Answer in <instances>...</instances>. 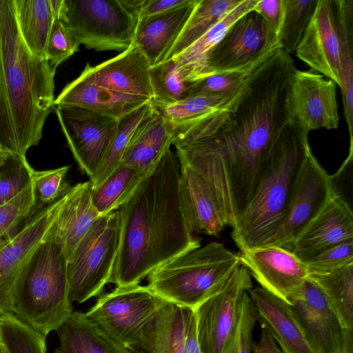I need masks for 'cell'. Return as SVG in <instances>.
Returning a JSON list of instances; mask_svg holds the SVG:
<instances>
[{
  "mask_svg": "<svg viewBox=\"0 0 353 353\" xmlns=\"http://www.w3.org/2000/svg\"><path fill=\"white\" fill-rule=\"evenodd\" d=\"M295 70L290 54L275 50L214 132L175 146L179 161L212 184L230 226L248 205L274 143L291 121L289 98Z\"/></svg>",
  "mask_w": 353,
  "mask_h": 353,
  "instance_id": "1",
  "label": "cell"
},
{
  "mask_svg": "<svg viewBox=\"0 0 353 353\" xmlns=\"http://www.w3.org/2000/svg\"><path fill=\"white\" fill-rule=\"evenodd\" d=\"M56 69L23 42L14 0H0V87L12 121L19 155L37 145L54 110Z\"/></svg>",
  "mask_w": 353,
  "mask_h": 353,
  "instance_id": "2",
  "label": "cell"
},
{
  "mask_svg": "<svg viewBox=\"0 0 353 353\" xmlns=\"http://www.w3.org/2000/svg\"><path fill=\"white\" fill-rule=\"evenodd\" d=\"M309 132L291 120L274 143L248 205L232 225L241 251L265 245L280 228L294 186L310 150Z\"/></svg>",
  "mask_w": 353,
  "mask_h": 353,
  "instance_id": "3",
  "label": "cell"
},
{
  "mask_svg": "<svg viewBox=\"0 0 353 353\" xmlns=\"http://www.w3.org/2000/svg\"><path fill=\"white\" fill-rule=\"evenodd\" d=\"M68 260L57 243L45 239L23 269L13 294L11 313L46 336L72 313Z\"/></svg>",
  "mask_w": 353,
  "mask_h": 353,
  "instance_id": "4",
  "label": "cell"
},
{
  "mask_svg": "<svg viewBox=\"0 0 353 353\" xmlns=\"http://www.w3.org/2000/svg\"><path fill=\"white\" fill-rule=\"evenodd\" d=\"M241 265L238 254L211 242L155 268L148 275V287L165 301L194 309L218 292Z\"/></svg>",
  "mask_w": 353,
  "mask_h": 353,
  "instance_id": "5",
  "label": "cell"
},
{
  "mask_svg": "<svg viewBox=\"0 0 353 353\" xmlns=\"http://www.w3.org/2000/svg\"><path fill=\"white\" fill-rule=\"evenodd\" d=\"M154 203L150 172L133 196L117 210L120 244L109 283L116 286L139 284L161 265V238Z\"/></svg>",
  "mask_w": 353,
  "mask_h": 353,
  "instance_id": "6",
  "label": "cell"
},
{
  "mask_svg": "<svg viewBox=\"0 0 353 353\" xmlns=\"http://www.w3.org/2000/svg\"><path fill=\"white\" fill-rule=\"evenodd\" d=\"M295 53L340 86L344 65L353 59V1L318 0Z\"/></svg>",
  "mask_w": 353,
  "mask_h": 353,
  "instance_id": "7",
  "label": "cell"
},
{
  "mask_svg": "<svg viewBox=\"0 0 353 353\" xmlns=\"http://www.w3.org/2000/svg\"><path fill=\"white\" fill-rule=\"evenodd\" d=\"M121 235L118 210L100 216L68 261V295L82 303L100 294L109 283L117 260Z\"/></svg>",
  "mask_w": 353,
  "mask_h": 353,
  "instance_id": "8",
  "label": "cell"
},
{
  "mask_svg": "<svg viewBox=\"0 0 353 353\" xmlns=\"http://www.w3.org/2000/svg\"><path fill=\"white\" fill-rule=\"evenodd\" d=\"M57 19L87 48L121 52L133 45L138 21L120 0H62Z\"/></svg>",
  "mask_w": 353,
  "mask_h": 353,
  "instance_id": "9",
  "label": "cell"
},
{
  "mask_svg": "<svg viewBox=\"0 0 353 353\" xmlns=\"http://www.w3.org/2000/svg\"><path fill=\"white\" fill-rule=\"evenodd\" d=\"M165 303L148 285L116 286L101 295L83 316L108 339L125 350L139 339L145 325Z\"/></svg>",
  "mask_w": 353,
  "mask_h": 353,
  "instance_id": "10",
  "label": "cell"
},
{
  "mask_svg": "<svg viewBox=\"0 0 353 353\" xmlns=\"http://www.w3.org/2000/svg\"><path fill=\"white\" fill-rule=\"evenodd\" d=\"M251 288V274L241 265L218 292L193 309L201 353L225 352L236 328L244 295Z\"/></svg>",
  "mask_w": 353,
  "mask_h": 353,
  "instance_id": "11",
  "label": "cell"
},
{
  "mask_svg": "<svg viewBox=\"0 0 353 353\" xmlns=\"http://www.w3.org/2000/svg\"><path fill=\"white\" fill-rule=\"evenodd\" d=\"M54 110L74 158L91 180L106 155L119 119L78 107Z\"/></svg>",
  "mask_w": 353,
  "mask_h": 353,
  "instance_id": "12",
  "label": "cell"
},
{
  "mask_svg": "<svg viewBox=\"0 0 353 353\" xmlns=\"http://www.w3.org/2000/svg\"><path fill=\"white\" fill-rule=\"evenodd\" d=\"M332 196L330 175L310 151L294 186L284 219L266 245L290 250L296 238Z\"/></svg>",
  "mask_w": 353,
  "mask_h": 353,
  "instance_id": "13",
  "label": "cell"
},
{
  "mask_svg": "<svg viewBox=\"0 0 353 353\" xmlns=\"http://www.w3.org/2000/svg\"><path fill=\"white\" fill-rule=\"evenodd\" d=\"M60 203L61 197L39 210L0 243V315L11 312L20 274L35 249L46 239Z\"/></svg>",
  "mask_w": 353,
  "mask_h": 353,
  "instance_id": "14",
  "label": "cell"
},
{
  "mask_svg": "<svg viewBox=\"0 0 353 353\" xmlns=\"http://www.w3.org/2000/svg\"><path fill=\"white\" fill-rule=\"evenodd\" d=\"M281 48L263 19L251 10L239 18L213 50L208 66L211 74L232 70Z\"/></svg>",
  "mask_w": 353,
  "mask_h": 353,
  "instance_id": "15",
  "label": "cell"
},
{
  "mask_svg": "<svg viewBox=\"0 0 353 353\" xmlns=\"http://www.w3.org/2000/svg\"><path fill=\"white\" fill-rule=\"evenodd\" d=\"M239 256L261 288L288 304L309 276L306 263L279 246L265 245L241 251Z\"/></svg>",
  "mask_w": 353,
  "mask_h": 353,
  "instance_id": "16",
  "label": "cell"
},
{
  "mask_svg": "<svg viewBox=\"0 0 353 353\" xmlns=\"http://www.w3.org/2000/svg\"><path fill=\"white\" fill-rule=\"evenodd\" d=\"M336 83L312 70H295L290 87L291 120L308 132L337 129L339 123Z\"/></svg>",
  "mask_w": 353,
  "mask_h": 353,
  "instance_id": "17",
  "label": "cell"
},
{
  "mask_svg": "<svg viewBox=\"0 0 353 353\" xmlns=\"http://www.w3.org/2000/svg\"><path fill=\"white\" fill-rule=\"evenodd\" d=\"M315 353H339L343 327L320 288L305 281L289 303Z\"/></svg>",
  "mask_w": 353,
  "mask_h": 353,
  "instance_id": "18",
  "label": "cell"
},
{
  "mask_svg": "<svg viewBox=\"0 0 353 353\" xmlns=\"http://www.w3.org/2000/svg\"><path fill=\"white\" fill-rule=\"evenodd\" d=\"M150 64L137 46L130 48L99 65H85L79 79L105 89L128 95L153 99L150 78Z\"/></svg>",
  "mask_w": 353,
  "mask_h": 353,
  "instance_id": "19",
  "label": "cell"
},
{
  "mask_svg": "<svg viewBox=\"0 0 353 353\" xmlns=\"http://www.w3.org/2000/svg\"><path fill=\"white\" fill-rule=\"evenodd\" d=\"M343 243H353L352 209L333 196L296 238L290 251L307 263L327 248Z\"/></svg>",
  "mask_w": 353,
  "mask_h": 353,
  "instance_id": "20",
  "label": "cell"
},
{
  "mask_svg": "<svg viewBox=\"0 0 353 353\" xmlns=\"http://www.w3.org/2000/svg\"><path fill=\"white\" fill-rule=\"evenodd\" d=\"M179 190L193 233L216 236L225 226L230 225L212 184L201 174L183 162H180Z\"/></svg>",
  "mask_w": 353,
  "mask_h": 353,
  "instance_id": "21",
  "label": "cell"
},
{
  "mask_svg": "<svg viewBox=\"0 0 353 353\" xmlns=\"http://www.w3.org/2000/svg\"><path fill=\"white\" fill-rule=\"evenodd\" d=\"M90 181L70 187L61 203L46 239L59 244L67 260L92 224L101 216L92 201Z\"/></svg>",
  "mask_w": 353,
  "mask_h": 353,
  "instance_id": "22",
  "label": "cell"
},
{
  "mask_svg": "<svg viewBox=\"0 0 353 353\" xmlns=\"http://www.w3.org/2000/svg\"><path fill=\"white\" fill-rule=\"evenodd\" d=\"M249 296L258 321L270 331L285 353H315L291 305L261 287L251 288Z\"/></svg>",
  "mask_w": 353,
  "mask_h": 353,
  "instance_id": "23",
  "label": "cell"
},
{
  "mask_svg": "<svg viewBox=\"0 0 353 353\" xmlns=\"http://www.w3.org/2000/svg\"><path fill=\"white\" fill-rule=\"evenodd\" d=\"M196 2L189 0L161 14L138 19L133 44L141 50L150 66L165 60Z\"/></svg>",
  "mask_w": 353,
  "mask_h": 353,
  "instance_id": "24",
  "label": "cell"
},
{
  "mask_svg": "<svg viewBox=\"0 0 353 353\" xmlns=\"http://www.w3.org/2000/svg\"><path fill=\"white\" fill-rule=\"evenodd\" d=\"M173 139L172 125L152 107L135 128L121 163L149 174L170 148Z\"/></svg>",
  "mask_w": 353,
  "mask_h": 353,
  "instance_id": "25",
  "label": "cell"
},
{
  "mask_svg": "<svg viewBox=\"0 0 353 353\" xmlns=\"http://www.w3.org/2000/svg\"><path fill=\"white\" fill-rule=\"evenodd\" d=\"M150 101L142 97L118 93L77 77L54 99V108L78 107L119 119Z\"/></svg>",
  "mask_w": 353,
  "mask_h": 353,
  "instance_id": "26",
  "label": "cell"
},
{
  "mask_svg": "<svg viewBox=\"0 0 353 353\" xmlns=\"http://www.w3.org/2000/svg\"><path fill=\"white\" fill-rule=\"evenodd\" d=\"M256 1L240 0L205 34L172 59L184 81L194 82L211 74L208 60L213 50L232 24L252 10Z\"/></svg>",
  "mask_w": 353,
  "mask_h": 353,
  "instance_id": "27",
  "label": "cell"
},
{
  "mask_svg": "<svg viewBox=\"0 0 353 353\" xmlns=\"http://www.w3.org/2000/svg\"><path fill=\"white\" fill-rule=\"evenodd\" d=\"M184 309L165 301L125 353H185Z\"/></svg>",
  "mask_w": 353,
  "mask_h": 353,
  "instance_id": "28",
  "label": "cell"
},
{
  "mask_svg": "<svg viewBox=\"0 0 353 353\" xmlns=\"http://www.w3.org/2000/svg\"><path fill=\"white\" fill-rule=\"evenodd\" d=\"M248 81L230 93L190 96L170 103L152 100L151 103L153 108L172 125H190L205 119L228 114L243 94Z\"/></svg>",
  "mask_w": 353,
  "mask_h": 353,
  "instance_id": "29",
  "label": "cell"
},
{
  "mask_svg": "<svg viewBox=\"0 0 353 353\" xmlns=\"http://www.w3.org/2000/svg\"><path fill=\"white\" fill-rule=\"evenodd\" d=\"M19 31L34 55L46 59L47 43L55 19L50 0H14Z\"/></svg>",
  "mask_w": 353,
  "mask_h": 353,
  "instance_id": "30",
  "label": "cell"
},
{
  "mask_svg": "<svg viewBox=\"0 0 353 353\" xmlns=\"http://www.w3.org/2000/svg\"><path fill=\"white\" fill-rule=\"evenodd\" d=\"M57 332L59 345L54 353H125L89 323L81 312H72Z\"/></svg>",
  "mask_w": 353,
  "mask_h": 353,
  "instance_id": "31",
  "label": "cell"
},
{
  "mask_svg": "<svg viewBox=\"0 0 353 353\" xmlns=\"http://www.w3.org/2000/svg\"><path fill=\"white\" fill-rule=\"evenodd\" d=\"M148 174L121 163L99 185L92 189V201L99 215L117 210L133 196Z\"/></svg>",
  "mask_w": 353,
  "mask_h": 353,
  "instance_id": "32",
  "label": "cell"
},
{
  "mask_svg": "<svg viewBox=\"0 0 353 353\" xmlns=\"http://www.w3.org/2000/svg\"><path fill=\"white\" fill-rule=\"evenodd\" d=\"M322 290L343 328H353V263L308 276Z\"/></svg>",
  "mask_w": 353,
  "mask_h": 353,
  "instance_id": "33",
  "label": "cell"
},
{
  "mask_svg": "<svg viewBox=\"0 0 353 353\" xmlns=\"http://www.w3.org/2000/svg\"><path fill=\"white\" fill-rule=\"evenodd\" d=\"M240 0H197L178 39L164 61L171 59L200 38Z\"/></svg>",
  "mask_w": 353,
  "mask_h": 353,
  "instance_id": "34",
  "label": "cell"
},
{
  "mask_svg": "<svg viewBox=\"0 0 353 353\" xmlns=\"http://www.w3.org/2000/svg\"><path fill=\"white\" fill-rule=\"evenodd\" d=\"M152 108L150 101L119 119L117 130L106 155L94 176L90 180L92 189L99 185L121 163L135 128Z\"/></svg>",
  "mask_w": 353,
  "mask_h": 353,
  "instance_id": "35",
  "label": "cell"
},
{
  "mask_svg": "<svg viewBox=\"0 0 353 353\" xmlns=\"http://www.w3.org/2000/svg\"><path fill=\"white\" fill-rule=\"evenodd\" d=\"M274 51L239 68L213 73L205 78L190 83V97L218 95L236 90L248 81Z\"/></svg>",
  "mask_w": 353,
  "mask_h": 353,
  "instance_id": "36",
  "label": "cell"
},
{
  "mask_svg": "<svg viewBox=\"0 0 353 353\" xmlns=\"http://www.w3.org/2000/svg\"><path fill=\"white\" fill-rule=\"evenodd\" d=\"M0 342L7 353H47L46 336L11 312L0 315Z\"/></svg>",
  "mask_w": 353,
  "mask_h": 353,
  "instance_id": "37",
  "label": "cell"
},
{
  "mask_svg": "<svg viewBox=\"0 0 353 353\" xmlns=\"http://www.w3.org/2000/svg\"><path fill=\"white\" fill-rule=\"evenodd\" d=\"M318 0H283L284 13L279 37L281 48L295 53L315 10Z\"/></svg>",
  "mask_w": 353,
  "mask_h": 353,
  "instance_id": "38",
  "label": "cell"
},
{
  "mask_svg": "<svg viewBox=\"0 0 353 353\" xmlns=\"http://www.w3.org/2000/svg\"><path fill=\"white\" fill-rule=\"evenodd\" d=\"M149 72L153 91L152 101L170 103L190 97V83L181 79L172 59L151 66Z\"/></svg>",
  "mask_w": 353,
  "mask_h": 353,
  "instance_id": "39",
  "label": "cell"
},
{
  "mask_svg": "<svg viewBox=\"0 0 353 353\" xmlns=\"http://www.w3.org/2000/svg\"><path fill=\"white\" fill-rule=\"evenodd\" d=\"M40 209L31 182L22 192L0 206V243L19 229Z\"/></svg>",
  "mask_w": 353,
  "mask_h": 353,
  "instance_id": "40",
  "label": "cell"
},
{
  "mask_svg": "<svg viewBox=\"0 0 353 353\" xmlns=\"http://www.w3.org/2000/svg\"><path fill=\"white\" fill-rule=\"evenodd\" d=\"M34 170L26 158L10 154L0 166V206L7 203L31 182Z\"/></svg>",
  "mask_w": 353,
  "mask_h": 353,
  "instance_id": "41",
  "label": "cell"
},
{
  "mask_svg": "<svg viewBox=\"0 0 353 353\" xmlns=\"http://www.w3.org/2000/svg\"><path fill=\"white\" fill-rule=\"evenodd\" d=\"M70 166L36 171L32 182L34 189L37 207L43 208L61 197L70 188L66 175Z\"/></svg>",
  "mask_w": 353,
  "mask_h": 353,
  "instance_id": "42",
  "label": "cell"
},
{
  "mask_svg": "<svg viewBox=\"0 0 353 353\" xmlns=\"http://www.w3.org/2000/svg\"><path fill=\"white\" fill-rule=\"evenodd\" d=\"M80 43L58 19H55L49 35L46 59L52 68L57 66L79 50Z\"/></svg>",
  "mask_w": 353,
  "mask_h": 353,
  "instance_id": "43",
  "label": "cell"
},
{
  "mask_svg": "<svg viewBox=\"0 0 353 353\" xmlns=\"http://www.w3.org/2000/svg\"><path fill=\"white\" fill-rule=\"evenodd\" d=\"M353 263V243L327 248L306 263L310 274H323Z\"/></svg>",
  "mask_w": 353,
  "mask_h": 353,
  "instance_id": "44",
  "label": "cell"
},
{
  "mask_svg": "<svg viewBox=\"0 0 353 353\" xmlns=\"http://www.w3.org/2000/svg\"><path fill=\"white\" fill-rule=\"evenodd\" d=\"M189 0H120L137 20L161 14L186 3Z\"/></svg>",
  "mask_w": 353,
  "mask_h": 353,
  "instance_id": "45",
  "label": "cell"
},
{
  "mask_svg": "<svg viewBox=\"0 0 353 353\" xmlns=\"http://www.w3.org/2000/svg\"><path fill=\"white\" fill-rule=\"evenodd\" d=\"M349 152L347 157L339 170L334 175L330 176V181L333 196L341 199L352 208V204L347 196H349L348 192L352 194V190L349 188V186L352 188V185L349 182L352 183L353 147H350ZM350 199H352L350 196Z\"/></svg>",
  "mask_w": 353,
  "mask_h": 353,
  "instance_id": "46",
  "label": "cell"
},
{
  "mask_svg": "<svg viewBox=\"0 0 353 353\" xmlns=\"http://www.w3.org/2000/svg\"><path fill=\"white\" fill-rule=\"evenodd\" d=\"M252 10L263 19L270 32L279 39L284 13L283 0H257Z\"/></svg>",
  "mask_w": 353,
  "mask_h": 353,
  "instance_id": "47",
  "label": "cell"
},
{
  "mask_svg": "<svg viewBox=\"0 0 353 353\" xmlns=\"http://www.w3.org/2000/svg\"><path fill=\"white\" fill-rule=\"evenodd\" d=\"M339 87L341 90L344 114L349 130L350 145H353V60H350L345 64Z\"/></svg>",
  "mask_w": 353,
  "mask_h": 353,
  "instance_id": "48",
  "label": "cell"
},
{
  "mask_svg": "<svg viewBox=\"0 0 353 353\" xmlns=\"http://www.w3.org/2000/svg\"><path fill=\"white\" fill-rule=\"evenodd\" d=\"M0 146L12 154L19 155L12 121L0 87Z\"/></svg>",
  "mask_w": 353,
  "mask_h": 353,
  "instance_id": "49",
  "label": "cell"
},
{
  "mask_svg": "<svg viewBox=\"0 0 353 353\" xmlns=\"http://www.w3.org/2000/svg\"><path fill=\"white\" fill-rule=\"evenodd\" d=\"M184 347L185 353H201L196 337V322L193 309H184Z\"/></svg>",
  "mask_w": 353,
  "mask_h": 353,
  "instance_id": "50",
  "label": "cell"
},
{
  "mask_svg": "<svg viewBox=\"0 0 353 353\" xmlns=\"http://www.w3.org/2000/svg\"><path fill=\"white\" fill-rule=\"evenodd\" d=\"M251 351L254 353H285L278 347L275 339L263 324L260 339L256 343L252 342Z\"/></svg>",
  "mask_w": 353,
  "mask_h": 353,
  "instance_id": "51",
  "label": "cell"
},
{
  "mask_svg": "<svg viewBox=\"0 0 353 353\" xmlns=\"http://www.w3.org/2000/svg\"><path fill=\"white\" fill-rule=\"evenodd\" d=\"M339 353H353V328H343Z\"/></svg>",
  "mask_w": 353,
  "mask_h": 353,
  "instance_id": "52",
  "label": "cell"
},
{
  "mask_svg": "<svg viewBox=\"0 0 353 353\" xmlns=\"http://www.w3.org/2000/svg\"><path fill=\"white\" fill-rule=\"evenodd\" d=\"M11 154L0 146V166L3 165Z\"/></svg>",
  "mask_w": 353,
  "mask_h": 353,
  "instance_id": "53",
  "label": "cell"
},
{
  "mask_svg": "<svg viewBox=\"0 0 353 353\" xmlns=\"http://www.w3.org/2000/svg\"><path fill=\"white\" fill-rule=\"evenodd\" d=\"M0 353H7L4 347L3 346V345L1 344V342H0Z\"/></svg>",
  "mask_w": 353,
  "mask_h": 353,
  "instance_id": "54",
  "label": "cell"
}]
</instances>
